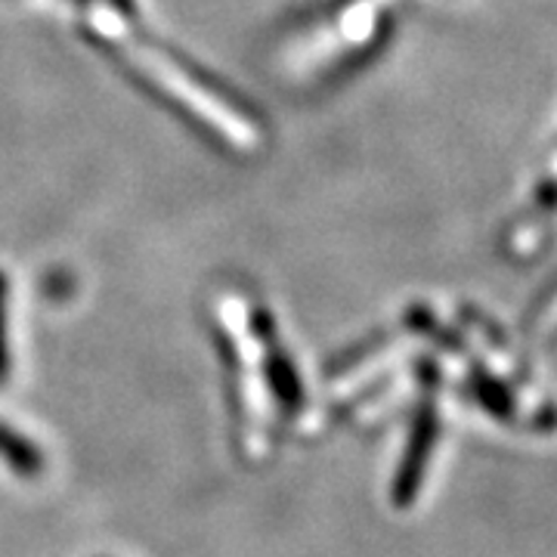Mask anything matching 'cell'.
I'll return each instance as SVG.
<instances>
[{
	"mask_svg": "<svg viewBox=\"0 0 557 557\" xmlns=\"http://www.w3.org/2000/svg\"><path fill=\"white\" fill-rule=\"evenodd\" d=\"M440 437V416H437V399L424 397L418 403L416 418H412V431H409V443L406 453L399 458L397 480H394V502L399 508L412 505L418 496V486L424 480L431 453L437 446Z\"/></svg>",
	"mask_w": 557,
	"mask_h": 557,
	"instance_id": "6da1fadb",
	"label": "cell"
},
{
	"mask_svg": "<svg viewBox=\"0 0 557 557\" xmlns=\"http://www.w3.org/2000/svg\"><path fill=\"white\" fill-rule=\"evenodd\" d=\"M471 394L498 421H511L518 416V399L508 391V384L490 375L486 369H478V366L471 369Z\"/></svg>",
	"mask_w": 557,
	"mask_h": 557,
	"instance_id": "7a4b0ae2",
	"label": "cell"
},
{
	"mask_svg": "<svg viewBox=\"0 0 557 557\" xmlns=\"http://www.w3.org/2000/svg\"><path fill=\"white\" fill-rule=\"evenodd\" d=\"M270 384H273V391H276L278 406H282L285 412H295L300 406V384L298 379H295V369H292L288 359H270Z\"/></svg>",
	"mask_w": 557,
	"mask_h": 557,
	"instance_id": "3957f363",
	"label": "cell"
},
{
	"mask_svg": "<svg viewBox=\"0 0 557 557\" xmlns=\"http://www.w3.org/2000/svg\"><path fill=\"white\" fill-rule=\"evenodd\" d=\"M0 456L22 468V474H35V468H40L38 453L20 434H13L10 428H0Z\"/></svg>",
	"mask_w": 557,
	"mask_h": 557,
	"instance_id": "277c9868",
	"label": "cell"
}]
</instances>
